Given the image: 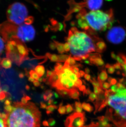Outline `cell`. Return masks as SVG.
Wrapping results in <instances>:
<instances>
[{
    "label": "cell",
    "instance_id": "6da1fadb",
    "mask_svg": "<svg viewBox=\"0 0 126 127\" xmlns=\"http://www.w3.org/2000/svg\"><path fill=\"white\" fill-rule=\"evenodd\" d=\"M24 100L8 105L4 115L5 127H40L39 109L34 103Z\"/></svg>",
    "mask_w": 126,
    "mask_h": 127
},
{
    "label": "cell",
    "instance_id": "7a4b0ae2",
    "mask_svg": "<svg viewBox=\"0 0 126 127\" xmlns=\"http://www.w3.org/2000/svg\"><path fill=\"white\" fill-rule=\"evenodd\" d=\"M118 88L108 98L105 116L117 127H126V88L117 83Z\"/></svg>",
    "mask_w": 126,
    "mask_h": 127
},
{
    "label": "cell",
    "instance_id": "3957f363",
    "mask_svg": "<svg viewBox=\"0 0 126 127\" xmlns=\"http://www.w3.org/2000/svg\"><path fill=\"white\" fill-rule=\"evenodd\" d=\"M66 40L70 46V52L74 57L81 58L95 51L93 40L84 32L77 30L73 32L70 30Z\"/></svg>",
    "mask_w": 126,
    "mask_h": 127
},
{
    "label": "cell",
    "instance_id": "277c9868",
    "mask_svg": "<svg viewBox=\"0 0 126 127\" xmlns=\"http://www.w3.org/2000/svg\"><path fill=\"white\" fill-rule=\"evenodd\" d=\"M85 17L90 27L96 31H103L108 23L114 20L112 9L106 12L100 10L92 11L86 14Z\"/></svg>",
    "mask_w": 126,
    "mask_h": 127
},
{
    "label": "cell",
    "instance_id": "5b68a950",
    "mask_svg": "<svg viewBox=\"0 0 126 127\" xmlns=\"http://www.w3.org/2000/svg\"><path fill=\"white\" fill-rule=\"evenodd\" d=\"M59 75V80L52 87L57 90H70L77 89L75 86V82L78 80L76 74L73 72L71 67L64 64L62 70L57 73Z\"/></svg>",
    "mask_w": 126,
    "mask_h": 127
},
{
    "label": "cell",
    "instance_id": "8992f818",
    "mask_svg": "<svg viewBox=\"0 0 126 127\" xmlns=\"http://www.w3.org/2000/svg\"><path fill=\"white\" fill-rule=\"evenodd\" d=\"M27 15L28 11L25 5L20 2H15L10 5L7 12L9 21L18 25L25 22Z\"/></svg>",
    "mask_w": 126,
    "mask_h": 127
},
{
    "label": "cell",
    "instance_id": "52a82bcc",
    "mask_svg": "<svg viewBox=\"0 0 126 127\" xmlns=\"http://www.w3.org/2000/svg\"><path fill=\"white\" fill-rule=\"evenodd\" d=\"M107 41L113 44H119L126 38V29L122 27H115L109 30L106 35Z\"/></svg>",
    "mask_w": 126,
    "mask_h": 127
},
{
    "label": "cell",
    "instance_id": "ba28073f",
    "mask_svg": "<svg viewBox=\"0 0 126 127\" xmlns=\"http://www.w3.org/2000/svg\"><path fill=\"white\" fill-rule=\"evenodd\" d=\"M35 33V29L32 26L23 24L18 27L17 36L23 42H29L34 40Z\"/></svg>",
    "mask_w": 126,
    "mask_h": 127
},
{
    "label": "cell",
    "instance_id": "9c48e42d",
    "mask_svg": "<svg viewBox=\"0 0 126 127\" xmlns=\"http://www.w3.org/2000/svg\"><path fill=\"white\" fill-rule=\"evenodd\" d=\"M17 29L18 27L12 23L5 22L0 25V34L2 36L4 40L8 42L14 38L17 37Z\"/></svg>",
    "mask_w": 126,
    "mask_h": 127
},
{
    "label": "cell",
    "instance_id": "30bf717a",
    "mask_svg": "<svg viewBox=\"0 0 126 127\" xmlns=\"http://www.w3.org/2000/svg\"><path fill=\"white\" fill-rule=\"evenodd\" d=\"M86 121L84 112H74L67 117L64 125L65 127H84Z\"/></svg>",
    "mask_w": 126,
    "mask_h": 127
},
{
    "label": "cell",
    "instance_id": "8fae6325",
    "mask_svg": "<svg viewBox=\"0 0 126 127\" xmlns=\"http://www.w3.org/2000/svg\"><path fill=\"white\" fill-rule=\"evenodd\" d=\"M97 119L98 120V122H92L90 125L84 127H111L108 122L109 121L106 116H99Z\"/></svg>",
    "mask_w": 126,
    "mask_h": 127
},
{
    "label": "cell",
    "instance_id": "7c38bea8",
    "mask_svg": "<svg viewBox=\"0 0 126 127\" xmlns=\"http://www.w3.org/2000/svg\"><path fill=\"white\" fill-rule=\"evenodd\" d=\"M102 0H88L83 2L84 7H88L92 11H97L101 8L103 4Z\"/></svg>",
    "mask_w": 126,
    "mask_h": 127
},
{
    "label": "cell",
    "instance_id": "4fadbf2b",
    "mask_svg": "<svg viewBox=\"0 0 126 127\" xmlns=\"http://www.w3.org/2000/svg\"><path fill=\"white\" fill-rule=\"evenodd\" d=\"M89 60L91 64L98 66H102L104 65V62L99 53L90 54Z\"/></svg>",
    "mask_w": 126,
    "mask_h": 127
},
{
    "label": "cell",
    "instance_id": "5bb4252c",
    "mask_svg": "<svg viewBox=\"0 0 126 127\" xmlns=\"http://www.w3.org/2000/svg\"><path fill=\"white\" fill-rule=\"evenodd\" d=\"M115 60L121 66V70L123 71L122 73L123 76L126 77V56L120 53L116 55Z\"/></svg>",
    "mask_w": 126,
    "mask_h": 127
},
{
    "label": "cell",
    "instance_id": "9a60e30c",
    "mask_svg": "<svg viewBox=\"0 0 126 127\" xmlns=\"http://www.w3.org/2000/svg\"><path fill=\"white\" fill-rule=\"evenodd\" d=\"M105 91H103L102 92L98 94V97L95 102H93L95 107V111L94 112V114H95L96 113L98 112L99 108L100 107L101 105L104 103L106 99V97L105 95Z\"/></svg>",
    "mask_w": 126,
    "mask_h": 127
},
{
    "label": "cell",
    "instance_id": "2e32d148",
    "mask_svg": "<svg viewBox=\"0 0 126 127\" xmlns=\"http://www.w3.org/2000/svg\"><path fill=\"white\" fill-rule=\"evenodd\" d=\"M77 23H78V24L79 27L83 30L87 31L90 29L88 23L86 20L85 16L79 19Z\"/></svg>",
    "mask_w": 126,
    "mask_h": 127
},
{
    "label": "cell",
    "instance_id": "e0dca14e",
    "mask_svg": "<svg viewBox=\"0 0 126 127\" xmlns=\"http://www.w3.org/2000/svg\"><path fill=\"white\" fill-rule=\"evenodd\" d=\"M95 51L98 53H102L106 50V45L104 41L100 40L95 44Z\"/></svg>",
    "mask_w": 126,
    "mask_h": 127
},
{
    "label": "cell",
    "instance_id": "ac0fdd59",
    "mask_svg": "<svg viewBox=\"0 0 126 127\" xmlns=\"http://www.w3.org/2000/svg\"><path fill=\"white\" fill-rule=\"evenodd\" d=\"M59 79V77L58 75L54 71H53V73L52 75L48 79L47 83L48 84L50 85L51 86H52L57 82V81H58Z\"/></svg>",
    "mask_w": 126,
    "mask_h": 127
},
{
    "label": "cell",
    "instance_id": "d6986e66",
    "mask_svg": "<svg viewBox=\"0 0 126 127\" xmlns=\"http://www.w3.org/2000/svg\"><path fill=\"white\" fill-rule=\"evenodd\" d=\"M0 65L4 68L7 69L10 68L12 67V61L11 60L8 58H3L1 60Z\"/></svg>",
    "mask_w": 126,
    "mask_h": 127
},
{
    "label": "cell",
    "instance_id": "ffe728a7",
    "mask_svg": "<svg viewBox=\"0 0 126 127\" xmlns=\"http://www.w3.org/2000/svg\"><path fill=\"white\" fill-rule=\"evenodd\" d=\"M108 75L106 72V70H102L101 71L100 74L98 75V81L101 82H104L107 79Z\"/></svg>",
    "mask_w": 126,
    "mask_h": 127
},
{
    "label": "cell",
    "instance_id": "44dd1931",
    "mask_svg": "<svg viewBox=\"0 0 126 127\" xmlns=\"http://www.w3.org/2000/svg\"><path fill=\"white\" fill-rule=\"evenodd\" d=\"M35 71L37 73L39 77H42L45 73V67L42 65H39L35 68Z\"/></svg>",
    "mask_w": 126,
    "mask_h": 127
},
{
    "label": "cell",
    "instance_id": "7402d4cb",
    "mask_svg": "<svg viewBox=\"0 0 126 127\" xmlns=\"http://www.w3.org/2000/svg\"><path fill=\"white\" fill-rule=\"evenodd\" d=\"M80 96V93L77 90V89L70 90V97L73 99H78L79 100V97Z\"/></svg>",
    "mask_w": 126,
    "mask_h": 127
},
{
    "label": "cell",
    "instance_id": "603a6c76",
    "mask_svg": "<svg viewBox=\"0 0 126 127\" xmlns=\"http://www.w3.org/2000/svg\"><path fill=\"white\" fill-rule=\"evenodd\" d=\"M57 92L59 95H60L62 97H70V90H66V89H62V90H57Z\"/></svg>",
    "mask_w": 126,
    "mask_h": 127
},
{
    "label": "cell",
    "instance_id": "cb8c5ba5",
    "mask_svg": "<svg viewBox=\"0 0 126 127\" xmlns=\"http://www.w3.org/2000/svg\"><path fill=\"white\" fill-rule=\"evenodd\" d=\"M82 108L88 112H91L94 110V108L90 104L84 102L82 104Z\"/></svg>",
    "mask_w": 126,
    "mask_h": 127
},
{
    "label": "cell",
    "instance_id": "d4e9b609",
    "mask_svg": "<svg viewBox=\"0 0 126 127\" xmlns=\"http://www.w3.org/2000/svg\"><path fill=\"white\" fill-rule=\"evenodd\" d=\"M54 42L56 43L57 45V49L59 53L62 54L63 53L65 52V50L64 49V44L62 43H60L57 41L54 40Z\"/></svg>",
    "mask_w": 126,
    "mask_h": 127
},
{
    "label": "cell",
    "instance_id": "484cf974",
    "mask_svg": "<svg viewBox=\"0 0 126 127\" xmlns=\"http://www.w3.org/2000/svg\"><path fill=\"white\" fill-rule=\"evenodd\" d=\"M75 108L76 112L82 113V104L79 102H75Z\"/></svg>",
    "mask_w": 126,
    "mask_h": 127
},
{
    "label": "cell",
    "instance_id": "4316f807",
    "mask_svg": "<svg viewBox=\"0 0 126 127\" xmlns=\"http://www.w3.org/2000/svg\"><path fill=\"white\" fill-rule=\"evenodd\" d=\"M70 56L67 55H58V61L57 62L62 63L66 61L69 58Z\"/></svg>",
    "mask_w": 126,
    "mask_h": 127
},
{
    "label": "cell",
    "instance_id": "83f0119b",
    "mask_svg": "<svg viewBox=\"0 0 126 127\" xmlns=\"http://www.w3.org/2000/svg\"><path fill=\"white\" fill-rule=\"evenodd\" d=\"M64 64L69 65V66L71 67V66H73L74 65H75L76 64V62H75V60L74 59V58L70 56V57H69L68 60L65 61Z\"/></svg>",
    "mask_w": 126,
    "mask_h": 127
},
{
    "label": "cell",
    "instance_id": "f1b7e54d",
    "mask_svg": "<svg viewBox=\"0 0 126 127\" xmlns=\"http://www.w3.org/2000/svg\"><path fill=\"white\" fill-rule=\"evenodd\" d=\"M57 109V106L51 104V105L48 106L47 107V110L46 112L47 114H50L52 113L53 111H54L55 109Z\"/></svg>",
    "mask_w": 126,
    "mask_h": 127
},
{
    "label": "cell",
    "instance_id": "f546056e",
    "mask_svg": "<svg viewBox=\"0 0 126 127\" xmlns=\"http://www.w3.org/2000/svg\"><path fill=\"white\" fill-rule=\"evenodd\" d=\"M46 56L52 62H57L58 61V56L56 54H51L50 53H47L46 54Z\"/></svg>",
    "mask_w": 126,
    "mask_h": 127
},
{
    "label": "cell",
    "instance_id": "4dcf8cb0",
    "mask_svg": "<svg viewBox=\"0 0 126 127\" xmlns=\"http://www.w3.org/2000/svg\"><path fill=\"white\" fill-rule=\"evenodd\" d=\"M29 74L30 76V77L31 78L35 80H39V77L35 71L32 70H31L30 71Z\"/></svg>",
    "mask_w": 126,
    "mask_h": 127
},
{
    "label": "cell",
    "instance_id": "1f68e13d",
    "mask_svg": "<svg viewBox=\"0 0 126 127\" xmlns=\"http://www.w3.org/2000/svg\"><path fill=\"white\" fill-rule=\"evenodd\" d=\"M59 113H60V114L63 115L66 113V107L65 106H63L62 105V103H61V104H60L59 107L58 109Z\"/></svg>",
    "mask_w": 126,
    "mask_h": 127
},
{
    "label": "cell",
    "instance_id": "d6a6232c",
    "mask_svg": "<svg viewBox=\"0 0 126 127\" xmlns=\"http://www.w3.org/2000/svg\"><path fill=\"white\" fill-rule=\"evenodd\" d=\"M63 66V65L61 63H57L55 66V72H56L57 73L60 72L62 70Z\"/></svg>",
    "mask_w": 126,
    "mask_h": 127
},
{
    "label": "cell",
    "instance_id": "836d02e7",
    "mask_svg": "<svg viewBox=\"0 0 126 127\" xmlns=\"http://www.w3.org/2000/svg\"><path fill=\"white\" fill-rule=\"evenodd\" d=\"M105 67L107 69L108 73L111 74H113L115 71V69L114 68L113 65H111L109 64H107L105 65Z\"/></svg>",
    "mask_w": 126,
    "mask_h": 127
},
{
    "label": "cell",
    "instance_id": "e575fe53",
    "mask_svg": "<svg viewBox=\"0 0 126 127\" xmlns=\"http://www.w3.org/2000/svg\"><path fill=\"white\" fill-rule=\"evenodd\" d=\"M97 97H98V95L97 94H95L94 93L92 92L89 95L88 101H90V102H93L95 100V99L96 100Z\"/></svg>",
    "mask_w": 126,
    "mask_h": 127
},
{
    "label": "cell",
    "instance_id": "d590c367",
    "mask_svg": "<svg viewBox=\"0 0 126 127\" xmlns=\"http://www.w3.org/2000/svg\"><path fill=\"white\" fill-rule=\"evenodd\" d=\"M34 22V18L32 17H27L25 20L24 23L25 24L30 25Z\"/></svg>",
    "mask_w": 126,
    "mask_h": 127
},
{
    "label": "cell",
    "instance_id": "8d00e7d4",
    "mask_svg": "<svg viewBox=\"0 0 126 127\" xmlns=\"http://www.w3.org/2000/svg\"><path fill=\"white\" fill-rule=\"evenodd\" d=\"M5 48L4 42L2 38L0 37V54H2Z\"/></svg>",
    "mask_w": 126,
    "mask_h": 127
},
{
    "label": "cell",
    "instance_id": "74e56055",
    "mask_svg": "<svg viewBox=\"0 0 126 127\" xmlns=\"http://www.w3.org/2000/svg\"><path fill=\"white\" fill-rule=\"evenodd\" d=\"M65 107H66V114L71 113L73 111V108L71 104H68L65 106Z\"/></svg>",
    "mask_w": 126,
    "mask_h": 127
},
{
    "label": "cell",
    "instance_id": "f35d334b",
    "mask_svg": "<svg viewBox=\"0 0 126 127\" xmlns=\"http://www.w3.org/2000/svg\"><path fill=\"white\" fill-rule=\"evenodd\" d=\"M0 127H5L4 116L0 113Z\"/></svg>",
    "mask_w": 126,
    "mask_h": 127
},
{
    "label": "cell",
    "instance_id": "ab89813d",
    "mask_svg": "<svg viewBox=\"0 0 126 127\" xmlns=\"http://www.w3.org/2000/svg\"><path fill=\"white\" fill-rule=\"evenodd\" d=\"M110 86H111V85L108 82H104L102 83V89L105 91L106 90H108V89H109Z\"/></svg>",
    "mask_w": 126,
    "mask_h": 127
},
{
    "label": "cell",
    "instance_id": "60d3db41",
    "mask_svg": "<svg viewBox=\"0 0 126 127\" xmlns=\"http://www.w3.org/2000/svg\"><path fill=\"white\" fill-rule=\"evenodd\" d=\"M108 82L111 86L115 85L117 83V80L115 79L111 78V77L108 78Z\"/></svg>",
    "mask_w": 126,
    "mask_h": 127
},
{
    "label": "cell",
    "instance_id": "b9f144b4",
    "mask_svg": "<svg viewBox=\"0 0 126 127\" xmlns=\"http://www.w3.org/2000/svg\"><path fill=\"white\" fill-rule=\"evenodd\" d=\"M48 123L49 124V126H50V127H53L56 124V121L54 119H52V118L49 119Z\"/></svg>",
    "mask_w": 126,
    "mask_h": 127
},
{
    "label": "cell",
    "instance_id": "7bdbcfd3",
    "mask_svg": "<svg viewBox=\"0 0 126 127\" xmlns=\"http://www.w3.org/2000/svg\"><path fill=\"white\" fill-rule=\"evenodd\" d=\"M82 82L81 80L78 79L75 84V86L76 88H79L80 86H82Z\"/></svg>",
    "mask_w": 126,
    "mask_h": 127
},
{
    "label": "cell",
    "instance_id": "ee69618b",
    "mask_svg": "<svg viewBox=\"0 0 126 127\" xmlns=\"http://www.w3.org/2000/svg\"><path fill=\"white\" fill-rule=\"evenodd\" d=\"M64 49L65 52H69L70 51V46L68 42H65L64 44Z\"/></svg>",
    "mask_w": 126,
    "mask_h": 127
},
{
    "label": "cell",
    "instance_id": "f6af8a7d",
    "mask_svg": "<svg viewBox=\"0 0 126 127\" xmlns=\"http://www.w3.org/2000/svg\"><path fill=\"white\" fill-rule=\"evenodd\" d=\"M49 46H50V48L52 50H55L56 48H57V45H56V43H55L54 42H51V43H50Z\"/></svg>",
    "mask_w": 126,
    "mask_h": 127
},
{
    "label": "cell",
    "instance_id": "bcb514c9",
    "mask_svg": "<svg viewBox=\"0 0 126 127\" xmlns=\"http://www.w3.org/2000/svg\"><path fill=\"white\" fill-rule=\"evenodd\" d=\"M79 89L80 91H82V92L83 93V95H84L85 93L86 89V86L84 85H82V86H80V87L79 88Z\"/></svg>",
    "mask_w": 126,
    "mask_h": 127
},
{
    "label": "cell",
    "instance_id": "7dc6e473",
    "mask_svg": "<svg viewBox=\"0 0 126 127\" xmlns=\"http://www.w3.org/2000/svg\"><path fill=\"white\" fill-rule=\"evenodd\" d=\"M50 22H51V24H52V25L53 27H55V26L57 25V24H58L57 21L55 20H54V19H51Z\"/></svg>",
    "mask_w": 126,
    "mask_h": 127
},
{
    "label": "cell",
    "instance_id": "c3c4849f",
    "mask_svg": "<svg viewBox=\"0 0 126 127\" xmlns=\"http://www.w3.org/2000/svg\"><path fill=\"white\" fill-rule=\"evenodd\" d=\"M53 73V72L48 70L47 71V77L49 78L50 77H51V76L52 75Z\"/></svg>",
    "mask_w": 126,
    "mask_h": 127
},
{
    "label": "cell",
    "instance_id": "681fc988",
    "mask_svg": "<svg viewBox=\"0 0 126 127\" xmlns=\"http://www.w3.org/2000/svg\"><path fill=\"white\" fill-rule=\"evenodd\" d=\"M84 78L86 79V80L88 81H90V76L88 74H85L84 75Z\"/></svg>",
    "mask_w": 126,
    "mask_h": 127
},
{
    "label": "cell",
    "instance_id": "f907efd6",
    "mask_svg": "<svg viewBox=\"0 0 126 127\" xmlns=\"http://www.w3.org/2000/svg\"><path fill=\"white\" fill-rule=\"evenodd\" d=\"M71 67H83V65L81 64H79V63H77V64L76 63L75 65H74L73 66H71Z\"/></svg>",
    "mask_w": 126,
    "mask_h": 127
},
{
    "label": "cell",
    "instance_id": "816d5d0a",
    "mask_svg": "<svg viewBox=\"0 0 126 127\" xmlns=\"http://www.w3.org/2000/svg\"><path fill=\"white\" fill-rule=\"evenodd\" d=\"M91 93V91H90V89L89 88H87V89H86L85 94L86 95H90Z\"/></svg>",
    "mask_w": 126,
    "mask_h": 127
},
{
    "label": "cell",
    "instance_id": "f5cc1de1",
    "mask_svg": "<svg viewBox=\"0 0 126 127\" xmlns=\"http://www.w3.org/2000/svg\"><path fill=\"white\" fill-rule=\"evenodd\" d=\"M79 73H80V77H83V76H84L85 74V72L82 70L80 71Z\"/></svg>",
    "mask_w": 126,
    "mask_h": 127
},
{
    "label": "cell",
    "instance_id": "db71d44e",
    "mask_svg": "<svg viewBox=\"0 0 126 127\" xmlns=\"http://www.w3.org/2000/svg\"><path fill=\"white\" fill-rule=\"evenodd\" d=\"M34 84L35 85V86H40V84L39 83V82L37 81V80H35L33 82Z\"/></svg>",
    "mask_w": 126,
    "mask_h": 127
},
{
    "label": "cell",
    "instance_id": "11a10c76",
    "mask_svg": "<svg viewBox=\"0 0 126 127\" xmlns=\"http://www.w3.org/2000/svg\"><path fill=\"white\" fill-rule=\"evenodd\" d=\"M111 57H112L113 59L115 60L116 57V55L113 52H111Z\"/></svg>",
    "mask_w": 126,
    "mask_h": 127
},
{
    "label": "cell",
    "instance_id": "9f6ffc18",
    "mask_svg": "<svg viewBox=\"0 0 126 127\" xmlns=\"http://www.w3.org/2000/svg\"><path fill=\"white\" fill-rule=\"evenodd\" d=\"M84 62L86 64H88V65H92L91 63H90V61H89V60H85L84 61Z\"/></svg>",
    "mask_w": 126,
    "mask_h": 127
},
{
    "label": "cell",
    "instance_id": "6f0895ef",
    "mask_svg": "<svg viewBox=\"0 0 126 127\" xmlns=\"http://www.w3.org/2000/svg\"><path fill=\"white\" fill-rule=\"evenodd\" d=\"M43 124L44 125V126H49V124L48 123L47 121H43Z\"/></svg>",
    "mask_w": 126,
    "mask_h": 127
},
{
    "label": "cell",
    "instance_id": "680465c9",
    "mask_svg": "<svg viewBox=\"0 0 126 127\" xmlns=\"http://www.w3.org/2000/svg\"><path fill=\"white\" fill-rule=\"evenodd\" d=\"M53 102V99L51 98V99H50V100H49V101H48V104L51 105V104H52Z\"/></svg>",
    "mask_w": 126,
    "mask_h": 127
},
{
    "label": "cell",
    "instance_id": "91938a15",
    "mask_svg": "<svg viewBox=\"0 0 126 127\" xmlns=\"http://www.w3.org/2000/svg\"><path fill=\"white\" fill-rule=\"evenodd\" d=\"M85 72H86V74H88L89 73H90V70L88 68V67L85 69Z\"/></svg>",
    "mask_w": 126,
    "mask_h": 127
},
{
    "label": "cell",
    "instance_id": "94428289",
    "mask_svg": "<svg viewBox=\"0 0 126 127\" xmlns=\"http://www.w3.org/2000/svg\"><path fill=\"white\" fill-rule=\"evenodd\" d=\"M54 95L55 96V97L56 98H57L59 97V95L56 92H54Z\"/></svg>",
    "mask_w": 126,
    "mask_h": 127
},
{
    "label": "cell",
    "instance_id": "6125c7cd",
    "mask_svg": "<svg viewBox=\"0 0 126 127\" xmlns=\"http://www.w3.org/2000/svg\"><path fill=\"white\" fill-rule=\"evenodd\" d=\"M70 25H71V26H72V27H74V26L75 25V22H71V23H70Z\"/></svg>",
    "mask_w": 126,
    "mask_h": 127
},
{
    "label": "cell",
    "instance_id": "be15d7a7",
    "mask_svg": "<svg viewBox=\"0 0 126 127\" xmlns=\"http://www.w3.org/2000/svg\"><path fill=\"white\" fill-rule=\"evenodd\" d=\"M46 105L45 104H44V103H42V108H44H44H46Z\"/></svg>",
    "mask_w": 126,
    "mask_h": 127
},
{
    "label": "cell",
    "instance_id": "e7e4bbea",
    "mask_svg": "<svg viewBox=\"0 0 126 127\" xmlns=\"http://www.w3.org/2000/svg\"></svg>",
    "mask_w": 126,
    "mask_h": 127
}]
</instances>
